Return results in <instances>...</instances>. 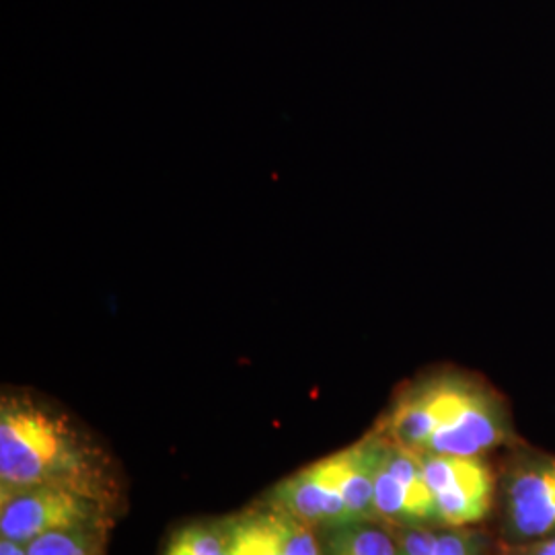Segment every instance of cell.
<instances>
[{"label":"cell","instance_id":"cell-1","mask_svg":"<svg viewBox=\"0 0 555 555\" xmlns=\"http://www.w3.org/2000/svg\"><path fill=\"white\" fill-rule=\"evenodd\" d=\"M73 490L114 506L118 488L107 459L60 408L31 391L0 399V490Z\"/></svg>","mask_w":555,"mask_h":555},{"label":"cell","instance_id":"cell-2","mask_svg":"<svg viewBox=\"0 0 555 555\" xmlns=\"http://www.w3.org/2000/svg\"><path fill=\"white\" fill-rule=\"evenodd\" d=\"M109 506L73 490L34 486L0 492V537L21 545L56 531L105 529Z\"/></svg>","mask_w":555,"mask_h":555},{"label":"cell","instance_id":"cell-3","mask_svg":"<svg viewBox=\"0 0 555 555\" xmlns=\"http://www.w3.org/2000/svg\"><path fill=\"white\" fill-rule=\"evenodd\" d=\"M504 535L511 545L555 535V456L518 455L502 479Z\"/></svg>","mask_w":555,"mask_h":555},{"label":"cell","instance_id":"cell-4","mask_svg":"<svg viewBox=\"0 0 555 555\" xmlns=\"http://www.w3.org/2000/svg\"><path fill=\"white\" fill-rule=\"evenodd\" d=\"M420 456L440 525L467 527L490 515L494 476L481 456L437 453H420Z\"/></svg>","mask_w":555,"mask_h":555},{"label":"cell","instance_id":"cell-5","mask_svg":"<svg viewBox=\"0 0 555 555\" xmlns=\"http://www.w3.org/2000/svg\"><path fill=\"white\" fill-rule=\"evenodd\" d=\"M511 438L502 401L469 378L449 420L438 428L424 453L483 456Z\"/></svg>","mask_w":555,"mask_h":555},{"label":"cell","instance_id":"cell-6","mask_svg":"<svg viewBox=\"0 0 555 555\" xmlns=\"http://www.w3.org/2000/svg\"><path fill=\"white\" fill-rule=\"evenodd\" d=\"M272 506L300 520L311 529H330L354 520L339 492L330 456L300 469L278 483Z\"/></svg>","mask_w":555,"mask_h":555},{"label":"cell","instance_id":"cell-7","mask_svg":"<svg viewBox=\"0 0 555 555\" xmlns=\"http://www.w3.org/2000/svg\"><path fill=\"white\" fill-rule=\"evenodd\" d=\"M383 449L377 430L358 440L357 444L330 455L339 492L354 520H377L375 511V477Z\"/></svg>","mask_w":555,"mask_h":555},{"label":"cell","instance_id":"cell-8","mask_svg":"<svg viewBox=\"0 0 555 555\" xmlns=\"http://www.w3.org/2000/svg\"><path fill=\"white\" fill-rule=\"evenodd\" d=\"M378 520H348L325 531V555H401L396 537Z\"/></svg>","mask_w":555,"mask_h":555},{"label":"cell","instance_id":"cell-9","mask_svg":"<svg viewBox=\"0 0 555 555\" xmlns=\"http://www.w3.org/2000/svg\"><path fill=\"white\" fill-rule=\"evenodd\" d=\"M222 527L231 555H270L272 522L268 508L227 520Z\"/></svg>","mask_w":555,"mask_h":555},{"label":"cell","instance_id":"cell-10","mask_svg":"<svg viewBox=\"0 0 555 555\" xmlns=\"http://www.w3.org/2000/svg\"><path fill=\"white\" fill-rule=\"evenodd\" d=\"M105 529H70L38 537L25 545L27 555H103Z\"/></svg>","mask_w":555,"mask_h":555},{"label":"cell","instance_id":"cell-11","mask_svg":"<svg viewBox=\"0 0 555 555\" xmlns=\"http://www.w3.org/2000/svg\"><path fill=\"white\" fill-rule=\"evenodd\" d=\"M163 555H231V552L222 525H188L169 539Z\"/></svg>","mask_w":555,"mask_h":555},{"label":"cell","instance_id":"cell-12","mask_svg":"<svg viewBox=\"0 0 555 555\" xmlns=\"http://www.w3.org/2000/svg\"><path fill=\"white\" fill-rule=\"evenodd\" d=\"M268 508H270V515L276 525L278 537H280V543H282L286 555H325V552L319 547L318 537L311 527L282 513L272 504Z\"/></svg>","mask_w":555,"mask_h":555},{"label":"cell","instance_id":"cell-13","mask_svg":"<svg viewBox=\"0 0 555 555\" xmlns=\"http://www.w3.org/2000/svg\"><path fill=\"white\" fill-rule=\"evenodd\" d=\"M506 555H555V535L550 539H541L535 543L525 545H511Z\"/></svg>","mask_w":555,"mask_h":555},{"label":"cell","instance_id":"cell-14","mask_svg":"<svg viewBox=\"0 0 555 555\" xmlns=\"http://www.w3.org/2000/svg\"><path fill=\"white\" fill-rule=\"evenodd\" d=\"M0 555H27V550L21 543L0 537Z\"/></svg>","mask_w":555,"mask_h":555}]
</instances>
